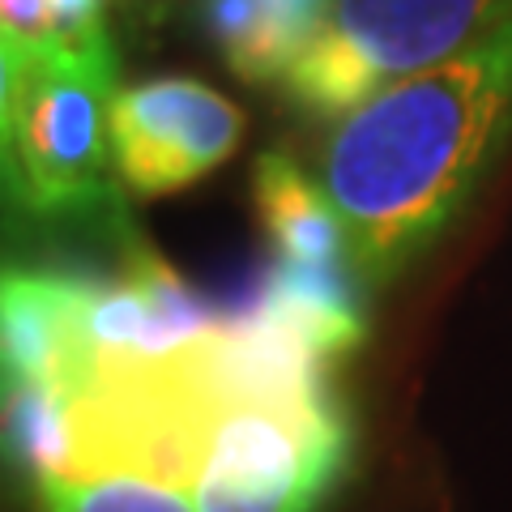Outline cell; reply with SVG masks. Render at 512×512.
Returning <instances> with one entry per match:
<instances>
[{"label":"cell","instance_id":"cell-1","mask_svg":"<svg viewBox=\"0 0 512 512\" xmlns=\"http://www.w3.org/2000/svg\"><path fill=\"white\" fill-rule=\"evenodd\" d=\"M325 363L256 308L154 355H99L35 470L146 474L197 512H316L350 448Z\"/></svg>","mask_w":512,"mask_h":512},{"label":"cell","instance_id":"cell-2","mask_svg":"<svg viewBox=\"0 0 512 512\" xmlns=\"http://www.w3.org/2000/svg\"><path fill=\"white\" fill-rule=\"evenodd\" d=\"M512 120V18L453 60L350 107L320 146L316 184L355 278L389 282L466 205Z\"/></svg>","mask_w":512,"mask_h":512},{"label":"cell","instance_id":"cell-3","mask_svg":"<svg viewBox=\"0 0 512 512\" xmlns=\"http://www.w3.org/2000/svg\"><path fill=\"white\" fill-rule=\"evenodd\" d=\"M512 18V0H329L286 69V99L342 116L384 86L453 60Z\"/></svg>","mask_w":512,"mask_h":512},{"label":"cell","instance_id":"cell-4","mask_svg":"<svg viewBox=\"0 0 512 512\" xmlns=\"http://www.w3.org/2000/svg\"><path fill=\"white\" fill-rule=\"evenodd\" d=\"M111 103L116 47L111 39L47 47L30 56L26 94L13 124L9 167L18 192L39 214L94 210L111 197Z\"/></svg>","mask_w":512,"mask_h":512},{"label":"cell","instance_id":"cell-5","mask_svg":"<svg viewBox=\"0 0 512 512\" xmlns=\"http://www.w3.org/2000/svg\"><path fill=\"white\" fill-rule=\"evenodd\" d=\"M244 111L214 86L192 77H158L116 90L111 103V154L116 175L137 197H167L235 154Z\"/></svg>","mask_w":512,"mask_h":512},{"label":"cell","instance_id":"cell-6","mask_svg":"<svg viewBox=\"0 0 512 512\" xmlns=\"http://www.w3.org/2000/svg\"><path fill=\"white\" fill-rule=\"evenodd\" d=\"M252 192L265 231L274 239V265L269 269L291 278H355L342 222L325 201L320 184L303 175L295 158L261 154Z\"/></svg>","mask_w":512,"mask_h":512},{"label":"cell","instance_id":"cell-7","mask_svg":"<svg viewBox=\"0 0 512 512\" xmlns=\"http://www.w3.org/2000/svg\"><path fill=\"white\" fill-rule=\"evenodd\" d=\"M329 0H201V22L244 82H282Z\"/></svg>","mask_w":512,"mask_h":512},{"label":"cell","instance_id":"cell-8","mask_svg":"<svg viewBox=\"0 0 512 512\" xmlns=\"http://www.w3.org/2000/svg\"><path fill=\"white\" fill-rule=\"evenodd\" d=\"M35 495L39 512H197L180 487L128 470H35Z\"/></svg>","mask_w":512,"mask_h":512},{"label":"cell","instance_id":"cell-9","mask_svg":"<svg viewBox=\"0 0 512 512\" xmlns=\"http://www.w3.org/2000/svg\"><path fill=\"white\" fill-rule=\"evenodd\" d=\"M30 56L26 47L0 30V167L9 163V146H13V124H18V107L26 94V77H30Z\"/></svg>","mask_w":512,"mask_h":512},{"label":"cell","instance_id":"cell-10","mask_svg":"<svg viewBox=\"0 0 512 512\" xmlns=\"http://www.w3.org/2000/svg\"><path fill=\"white\" fill-rule=\"evenodd\" d=\"M103 5H107V0H47V9H52V35H56V43L60 47H77V43L107 39Z\"/></svg>","mask_w":512,"mask_h":512},{"label":"cell","instance_id":"cell-11","mask_svg":"<svg viewBox=\"0 0 512 512\" xmlns=\"http://www.w3.org/2000/svg\"><path fill=\"white\" fill-rule=\"evenodd\" d=\"M0 30H9L26 52H47V47H56L47 0H0Z\"/></svg>","mask_w":512,"mask_h":512},{"label":"cell","instance_id":"cell-12","mask_svg":"<svg viewBox=\"0 0 512 512\" xmlns=\"http://www.w3.org/2000/svg\"><path fill=\"white\" fill-rule=\"evenodd\" d=\"M128 9H158V5H167V0H124Z\"/></svg>","mask_w":512,"mask_h":512},{"label":"cell","instance_id":"cell-13","mask_svg":"<svg viewBox=\"0 0 512 512\" xmlns=\"http://www.w3.org/2000/svg\"><path fill=\"white\" fill-rule=\"evenodd\" d=\"M0 397H5V389H0Z\"/></svg>","mask_w":512,"mask_h":512}]
</instances>
